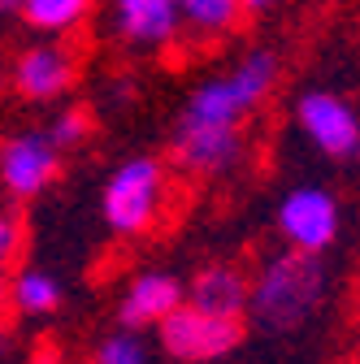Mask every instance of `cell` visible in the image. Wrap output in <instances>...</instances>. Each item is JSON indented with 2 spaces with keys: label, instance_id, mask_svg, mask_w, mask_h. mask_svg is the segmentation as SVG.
I'll use <instances>...</instances> for the list:
<instances>
[{
  "label": "cell",
  "instance_id": "obj_2",
  "mask_svg": "<svg viewBox=\"0 0 360 364\" xmlns=\"http://www.w3.org/2000/svg\"><path fill=\"white\" fill-rule=\"evenodd\" d=\"M278 82V57L274 53H248L231 74L208 78L191 91L187 109L178 113L183 126H221V130H239V122L274 91Z\"/></svg>",
  "mask_w": 360,
  "mask_h": 364
},
{
  "label": "cell",
  "instance_id": "obj_21",
  "mask_svg": "<svg viewBox=\"0 0 360 364\" xmlns=\"http://www.w3.org/2000/svg\"><path fill=\"white\" fill-rule=\"evenodd\" d=\"M5 347H9V334H5V330H0V355H5Z\"/></svg>",
  "mask_w": 360,
  "mask_h": 364
},
{
  "label": "cell",
  "instance_id": "obj_1",
  "mask_svg": "<svg viewBox=\"0 0 360 364\" xmlns=\"http://www.w3.org/2000/svg\"><path fill=\"white\" fill-rule=\"evenodd\" d=\"M326 299V264L308 252H278L248 278V321L269 334H295Z\"/></svg>",
  "mask_w": 360,
  "mask_h": 364
},
{
  "label": "cell",
  "instance_id": "obj_14",
  "mask_svg": "<svg viewBox=\"0 0 360 364\" xmlns=\"http://www.w3.org/2000/svg\"><path fill=\"white\" fill-rule=\"evenodd\" d=\"M18 9H22L26 26H35L43 35H65L92 14V0H22Z\"/></svg>",
  "mask_w": 360,
  "mask_h": 364
},
{
  "label": "cell",
  "instance_id": "obj_6",
  "mask_svg": "<svg viewBox=\"0 0 360 364\" xmlns=\"http://www.w3.org/2000/svg\"><path fill=\"white\" fill-rule=\"evenodd\" d=\"M295 122L308 134V144L326 152L330 161H356L360 156V117L347 100L330 91H304L295 105Z\"/></svg>",
  "mask_w": 360,
  "mask_h": 364
},
{
  "label": "cell",
  "instance_id": "obj_9",
  "mask_svg": "<svg viewBox=\"0 0 360 364\" xmlns=\"http://www.w3.org/2000/svg\"><path fill=\"white\" fill-rule=\"evenodd\" d=\"M183 299H187V287L178 282L174 273L148 269V273H139V278H130V287L122 291V299H117V321H122V330L161 326Z\"/></svg>",
  "mask_w": 360,
  "mask_h": 364
},
{
  "label": "cell",
  "instance_id": "obj_15",
  "mask_svg": "<svg viewBox=\"0 0 360 364\" xmlns=\"http://www.w3.org/2000/svg\"><path fill=\"white\" fill-rule=\"evenodd\" d=\"M178 5V18H183L191 31L200 35H221V31H231L243 14L239 0H174Z\"/></svg>",
  "mask_w": 360,
  "mask_h": 364
},
{
  "label": "cell",
  "instance_id": "obj_8",
  "mask_svg": "<svg viewBox=\"0 0 360 364\" xmlns=\"http://www.w3.org/2000/svg\"><path fill=\"white\" fill-rule=\"evenodd\" d=\"M243 156V134L221 126H183L174 122L169 134V161L187 173H226Z\"/></svg>",
  "mask_w": 360,
  "mask_h": 364
},
{
  "label": "cell",
  "instance_id": "obj_13",
  "mask_svg": "<svg viewBox=\"0 0 360 364\" xmlns=\"http://www.w3.org/2000/svg\"><path fill=\"white\" fill-rule=\"evenodd\" d=\"M9 308H18L22 316H48L61 308V282L43 269H22L9 282Z\"/></svg>",
  "mask_w": 360,
  "mask_h": 364
},
{
  "label": "cell",
  "instance_id": "obj_22",
  "mask_svg": "<svg viewBox=\"0 0 360 364\" xmlns=\"http://www.w3.org/2000/svg\"><path fill=\"white\" fill-rule=\"evenodd\" d=\"M14 5H22V0H0V9H14Z\"/></svg>",
  "mask_w": 360,
  "mask_h": 364
},
{
  "label": "cell",
  "instance_id": "obj_10",
  "mask_svg": "<svg viewBox=\"0 0 360 364\" xmlns=\"http://www.w3.org/2000/svg\"><path fill=\"white\" fill-rule=\"evenodd\" d=\"M78 74V61L70 48H61V43H35V48H26L14 65V87L22 100H57L61 91H70Z\"/></svg>",
  "mask_w": 360,
  "mask_h": 364
},
{
  "label": "cell",
  "instance_id": "obj_19",
  "mask_svg": "<svg viewBox=\"0 0 360 364\" xmlns=\"http://www.w3.org/2000/svg\"><path fill=\"white\" fill-rule=\"evenodd\" d=\"M5 304H9V273L0 264V312H5Z\"/></svg>",
  "mask_w": 360,
  "mask_h": 364
},
{
  "label": "cell",
  "instance_id": "obj_7",
  "mask_svg": "<svg viewBox=\"0 0 360 364\" xmlns=\"http://www.w3.org/2000/svg\"><path fill=\"white\" fill-rule=\"evenodd\" d=\"M57 173H61V152L48 144L43 130L14 134V139L0 144V187L14 200H31L39 191H48Z\"/></svg>",
  "mask_w": 360,
  "mask_h": 364
},
{
  "label": "cell",
  "instance_id": "obj_23",
  "mask_svg": "<svg viewBox=\"0 0 360 364\" xmlns=\"http://www.w3.org/2000/svg\"><path fill=\"white\" fill-rule=\"evenodd\" d=\"M0 91H5V70H0Z\"/></svg>",
  "mask_w": 360,
  "mask_h": 364
},
{
  "label": "cell",
  "instance_id": "obj_5",
  "mask_svg": "<svg viewBox=\"0 0 360 364\" xmlns=\"http://www.w3.org/2000/svg\"><path fill=\"white\" fill-rule=\"evenodd\" d=\"M278 235L291 252L322 256L339 239V204L326 187H295L278 204Z\"/></svg>",
  "mask_w": 360,
  "mask_h": 364
},
{
  "label": "cell",
  "instance_id": "obj_16",
  "mask_svg": "<svg viewBox=\"0 0 360 364\" xmlns=\"http://www.w3.org/2000/svg\"><path fill=\"white\" fill-rule=\"evenodd\" d=\"M43 134H48V144H53L57 152H70V148H78L87 134H92V117H87L83 109H61Z\"/></svg>",
  "mask_w": 360,
  "mask_h": 364
},
{
  "label": "cell",
  "instance_id": "obj_3",
  "mask_svg": "<svg viewBox=\"0 0 360 364\" xmlns=\"http://www.w3.org/2000/svg\"><path fill=\"white\" fill-rule=\"evenodd\" d=\"M161 204H165V169H161V161L157 156H130L109 173L100 213H105V225L113 235L139 239L157 225Z\"/></svg>",
  "mask_w": 360,
  "mask_h": 364
},
{
  "label": "cell",
  "instance_id": "obj_12",
  "mask_svg": "<svg viewBox=\"0 0 360 364\" xmlns=\"http://www.w3.org/2000/svg\"><path fill=\"white\" fill-rule=\"evenodd\" d=\"M113 22L130 43H144V48H157V43H169L178 35V5L174 0H113Z\"/></svg>",
  "mask_w": 360,
  "mask_h": 364
},
{
  "label": "cell",
  "instance_id": "obj_17",
  "mask_svg": "<svg viewBox=\"0 0 360 364\" xmlns=\"http://www.w3.org/2000/svg\"><path fill=\"white\" fill-rule=\"evenodd\" d=\"M92 364H148V351H144L139 338H134V330H117V334L100 338Z\"/></svg>",
  "mask_w": 360,
  "mask_h": 364
},
{
  "label": "cell",
  "instance_id": "obj_20",
  "mask_svg": "<svg viewBox=\"0 0 360 364\" xmlns=\"http://www.w3.org/2000/svg\"><path fill=\"white\" fill-rule=\"evenodd\" d=\"M239 5H243L248 14H260V9H269V5H274V0H239Z\"/></svg>",
  "mask_w": 360,
  "mask_h": 364
},
{
  "label": "cell",
  "instance_id": "obj_18",
  "mask_svg": "<svg viewBox=\"0 0 360 364\" xmlns=\"http://www.w3.org/2000/svg\"><path fill=\"white\" fill-rule=\"evenodd\" d=\"M22 247V221L14 213H0V264H9Z\"/></svg>",
  "mask_w": 360,
  "mask_h": 364
},
{
  "label": "cell",
  "instance_id": "obj_4",
  "mask_svg": "<svg viewBox=\"0 0 360 364\" xmlns=\"http://www.w3.org/2000/svg\"><path fill=\"white\" fill-rule=\"evenodd\" d=\"M157 338H161L165 355H174L178 364H213V360L231 355L243 343V321H239V316L204 312V308L183 299L157 326Z\"/></svg>",
  "mask_w": 360,
  "mask_h": 364
},
{
  "label": "cell",
  "instance_id": "obj_11",
  "mask_svg": "<svg viewBox=\"0 0 360 364\" xmlns=\"http://www.w3.org/2000/svg\"><path fill=\"white\" fill-rule=\"evenodd\" d=\"M187 304L217 312V316H239L248 312V273L239 264H204L191 287H187Z\"/></svg>",
  "mask_w": 360,
  "mask_h": 364
}]
</instances>
